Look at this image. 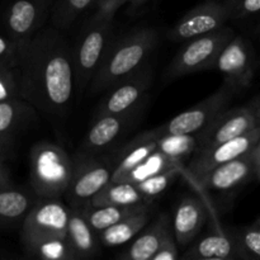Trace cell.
<instances>
[{"mask_svg": "<svg viewBox=\"0 0 260 260\" xmlns=\"http://www.w3.org/2000/svg\"><path fill=\"white\" fill-rule=\"evenodd\" d=\"M55 0H14L5 17L8 37L22 47L42 29Z\"/></svg>", "mask_w": 260, "mask_h": 260, "instance_id": "7c38bea8", "label": "cell"}, {"mask_svg": "<svg viewBox=\"0 0 260 260\" xmlns=\"http://www.w3.org/2000/svg\"><path fill=\"white\" fill-rule=\"evenodd\" d=\"M256 126H259L258 122L248 106L223 109L202 131L196 134L198 141L197 150L235 139Z\"/></svg>", "mask_w": 260, "mask_h": 260, "instance_id": "9a60e30c", "label": "cell"}, {"mask_svg": "<svg viewBox=\"0 0 260 260\" xmlns=\"http://www.w3.org/2000/svg\"><path fill=\"white\" fill-rule=\"evenodd\" d=\"M152 208V203L150 205H140V206H91L85 205L80 208L83 215L85 216L86 221L90 223L96 234L103 231L104 229L114 225L118 221L128 217V216L139 213L141 211Z\"/></svg>", "mask_w": 260, "mask_h": 260, "instance_id": "d4e9b609", "label": "cell"}, {"mask_svg": "<svg viewBox=\"0 0 260 260\" xmlns=\"http://www.w3.org/2000/svg\"><path fill=\"white\" fill-rule=\"evenodd\" d=\"M69 207L60 198H38L22 222L24 253L40 260H75L68 243Z\"/></svg>", "mask_w": 260, "mask_h": 260, "instance_id": "7a4b0ae2", "label": "cell"}, {"mask_svg": "<svg viewBox=\"0 0 260 260\" xmlns=\"http://www.w3.org/2000/svg\"><path fill=\"white\" fill-rule=\"evenodd\" d=\"M150 0H128L129 5H131L134 9H136V8H140L142 7V5H145L146 3H149Z\"/></svg>", "mask_w": 260, "mask_h": 260, "instance_id": "60d3db41", "label": "cell"}, {"mask_svg": "<svg viewBox=\"0 0 260 260\" xmlns=\"http://www.w3.org/2000/svg\"><path fill=\"white\" fill-rule=\"evenodd\" d=\"M14 98H19L15 70L0 66V102Z\"/></svg>", "mask_w": 260, "mask_h": 260, "instance_id": "d6a6232c", "label": "cell"}, {"mask_svg": "<svg viewBox=\"0 0 260 260\" xmlns=\"http://www.w3.org/2000/svg\"><path fill=\"white\" fill-rule=\"evenodd\" d=\"M241 259H260V231L253 225L228 230Z\"/></svg>", "mask_w": 260, "mask_h": 260, "instance_id": "f546056e", "label": "cell"}, {"mask_svg": "<svg viewBox=\"0 0 260 260\" xmlns=\"http://www.w3.org/2000/svg\"><path fill=\"white\" fill-rule=\"evenodd\" d=\"M18 58H19V47L9 37L0 36V66L15 70Z\"/></svg>", "mask_w": 260, "mask_h": 260, "instance_id": "836d02e7", "label": "cell"}, {"mask_svg": "<svg viewBox=\"0 0 260 260\" xmlns=\"http://www.w3.org/2000/svg\"><path fill=\"white\" fill-rule=\"evenodd\" d=\"M179 258V249L173 230L162 239L159 249L152 255L151 260H177Z\"/></svg>", "mask_w": 260, "mask_h": 260, "instance_id": "e575fe53", "label": "cell"}, {"mask_svg": "<svg viewBox=\"0 0 260 260\" xmlns=\"http://www.w3.org/2000/svg\"><path fill=\"white\" fill-rule=\"evenodd\" d=\"M256 68L250 43L241 36H234L218 55L213 70L222 74L225 85L239 93L250 86Z\"/></svg>", "mask_w": 260, "mask_h": 260, "instance_id": "30bf717a", "label": "cell"}, {"mask_svg": "<svg viewBox=\"0 0 260 260\" xmlns=\"http://www.w3.org/2000/svg\"><path fill=\"white\" fill-rule=\"evenodd\" d=\"M255 175V147L246 154L217 165L197 180L205 189L228 192L245 184Z\"/></svg>", "mask_w": 260, "mask_h": 260, "instance_id": "2e32d148", "label": "cell"}, {"mask_svg": "<svg viewBox=\"0 0 260 260\" xmlns=\"http://www.w3.org/2000/svg\"><path fill=\"white\" fill-rule=\"evenodd\" d=\"M173 168H182V162L167 156L159 150H155L149 156L145 157L141 162H139L136 167L127 172L118 182H129L135 184V183L141 182V180L146 179L151 175L173 169Z\"/></svg>", "mask_w": 260, "mask_h": 260, "instance_id": "4316f807", "label": "cell"}, {"mask_svg": "<svg viewBox=\"0 0 260 260\" xmlns=\"http://www.w3.org/2000/svg\"><path fill=\"white\" fill-rule=\"evenodd\" d=\"M180 173H183L182 168H173V169L151 175V177L146 178V179L141 180L139 183H135V184H136L137 189L141 192V194L147 201L152 202V200H155L157 196H160L168 189V187L174 182L175 178Z\"/></svg>", "mask_w": 260, "mask_h": 260, "instance_id": "4dcf8cb0", "label": "cell"}, {"mask_svg": "<svg viewBox=\"0 0 260 260\" xmlns=\"http://www.w3.org/2000/svg\"><path fill=\"white\" fill-rule=\"evenodd\" d=\"M235 91L222 83L220 89L208 95L200 103L185 109L182 113L170 118L161 126L156 127V135H193L202 131L218 113L226 109Z\"/></svg>", "mask_w": 260, "mask_h": 260, "instance_id": "ba28073f", "label": "cell"}, {"mask_svg": "<svg viewBox=\"0 0 260 260\" xmlns=\"http://www.w3.org/2000/svg\"><path fill=\"white\" fill-rule=\"evenodd\" d=\"M255 177L260 180V140L255 146Z\"/></svg>", "mask_w": 260, "mask_h": 260, "instance_id": "ab89813d", "label": "cell"}, {"mask_svg": "<svg viewBox=\"0 0 260 260\" xmlns=\"http://www.w3.org/2000/svg\"><path fill=\"white\" fill-rule=\"evenodd\" d=\"M235 36L233 28L223 25L206 35L185 41L167 69V79L180 78L188 74L213 70L216 60L229 41Z\"/></svg>", "mask_w": 260, "mask_h": 260, "instance_id": "5b68a950", "label": "cell"}, {"mask_svg": "<svg viewBox=\"0 0 260 260\" xmlns=\"http://www.w3.org/2000/svg\"><path fill=\"white\" fill-rule=\"evenodd\" d=\"M144 107L141 106L124 113L96 116L95 122L86 132L81 146L79 147L78 154L93 156L111 150L114 144L126 136L127 132L131 131L141 119Z\"/></svg>", "mask_w": 260, "mask_h": 260, "instance_id": "9c48e42d", "label": "cell"}, {"mask_svg": "<svg viewBox=\"0 0 260 260\" xmlns=\"http://www.w3.org/2000/svg\"><path fill=\"white\" fill-rule=\"evenodd\" d=\"M19 98L46 114L70 108L75 88L73 50L57 28H42L19 48L15 68Z\"/></svg>", "mask_w": 260, "mask_h": 260, "instance_id": "6da1fadb", "label": "cell"}, {"mask_svg": "<svg viewBox=\"0 0 260 260\" xmlns=\"http://www.w3.org/2000/svg\"><path fill=\"white\" fill-rule=\"evenodd\" d=\"M182 259L187 260H236L240 253L228 231L216 230L192 244Z\"/></svg>", "mask_w": 260, "mask_h": 260, "instance_id": "ffe728a7", "label": "cell"}, {"mask_svg": "<svg viewBox=\"0 0 260 260\" xmlns=\"http://www.w3.org/2000/svg\"><path fill=\"white\" fill-rule=\"evenodd\" d=\"M94 0H56L52 7L51 22L57 29L71 27L79 15L83 14Z\"/></svg>", "mask_w": 260, "mask_h": 260, "instance_id": "f1b7e54d", "label": "cell"}, {"mask_svg": "<svg viewBox=\"0 0 260 260\" xmlns=\"http://www.w3.org/2000/svg\"><path fill=\"white\" fill-rule=\"evenodd\" d=\"M259 140L260 126H256L251 131L235 137V139L228 140V141L205 147V149L196 150L194 154L192 155V160L188 165V174L197 183L200 178H202L206 173L210 172L217 165L236 159V157L253 150L258 145Z\"/></svg>", "mask_w": 260, "mask_h": 260, "instance_id": "8fae6325", "label": "cell"}, {"mask_svg": "<svg viewBox=\"0 0 260 260\" xmlns=\"http://www.w3.org/2000/svg\"><path fill=\"white\" fill-rule=\"evenodd\" d=\"M68 243L75 260L95 258L101 253V240L80 208L69 207Z\"/></svg>", "mask_w": 260, "mask_h": 260, "instance_id": "d6986e66", "label": "cell"}, {"mask_svg": "<svg viewBox=\"0 0 260 260\" xmlns=\"http://www.w3.org/2000/svg\"><path fill=\"white\" fill-rule=\"evenodd\" d=\"M207 208L201 198L190 194L183 197L175 208L172 220L173 234L178 245L184 248L194 241L196 236L207 222Z\"/></svg>", "mask_w": 260, "mask_h": 260, "instance_id": "e0dca14e", "label": "cell"}, {"mask_svg": "<svg viewBox=\"0 0 260 260\" xmlns=\"http://www.w3.org/2000/svg\"><path fill=\"white\" fill-rule=\"evenodd\" d=\"M156 150V132L155 129L145 131L135 137L124 146L118 150L116 156L113 157V173H112L111 182H118L127 172L136 167L139 162L152 151Z\"/></svg>", "mask_w": 260, "mask_h": 260, "instance_id": "44dd1931", "label": "cell"}, {"mask_svg": "<svg viewBox=\"0 0 260 260\" xmlns=\"http://www.w3.org/2000/svg\"><path fill=\"white\" fill-rule=\"evenodd\" d=\"M248 107L251 109V112H253L256 122H258V124L260 126V96L254 98L253 101L248 104Z\"/></svg>", "mask_w": 260, "mask_h": 260, "instance_id": "f35d334b", "label": "cell"}, {"mask_svg": "<svg viewBox=\"0 0 260 260\" xmlns=\"http://www.w3.org/2000/svg\"><path fill=\"white\" fill-rule=\"evenodd\" d=\"M13 155V137L0 136V164H4Z\"/></svg>", "mask_w": 260, "mask_h": 260, "instance_id": "8d00e7d4", "label": "cell"}, {"mask_svg": "<svg viewBox=\"0 0 260 260\" xmlns=\"http://www.w3.org/2000/svg\"><path fill=\"white\" fill-rule=\"evenodd\" d=\"M198 147L196 134L193 135H156V150L167 156L182 162L192 156Z\"/></svg>", "mask_w": 260, "mask_h": 260, "instance_id": "83f0119b", "label": "cell"}, {"mask_svg": "<svg viewBox=\"0 0 260 260\" xmlns=\"http://www.w3.org/2000/svg\"><path fill=\"white\" fill-rule=\"evenodd\" d=\"M230 19H244L260 13V0H225Z\"/></svg>", "mask_w": 260, "mask_h": 260, "instance_id": "1f68e13d", "label": "cell"}, {"mask_svg": "<svg viewBox=\"0 0 260 260\" xmlns=\"http://www.w3.org/2000/svg\"><path fill=\"white\" fill-rule=\"evenodd\" d=\"M150 213H151V208L128 216L114 225L104 229L98 234L101 244L109 248H114V246L123 245L131 241L150 222Z\"/></svg>", "mask_w": 260, "mask_h": 260, "instance_id": "cb8c5ba5", "label": "cell"}, {"mask_svg": "<svg viewBox=\"0 0 260 260\" xmlns=\"http://www.w3.org/2000/svg\"><path fill=\"white\" fill-rule=\"evenodd\" d=\"M172 220L169 215L161 213L151 223H147L118 255L121 260H151L161 244L162 239L172 231Z\"/></svg>", "mask_w": 260, "mask_h": 260, "instance_id": "ac0fdd59", "label": "cell"}, {"mask_svg": "<svg viewBox=\"0 0 260 260\" xmlns=\"http://www.w3.org/2000/svg\"><path fill=\"white\" fill-rule=\"evenodd\" d=\"M256 66L260 68V58H259V60H256Z\"/></svg>", "mask_w": 260, "mask_h": 260, "instance_id": "7bdbcfd3", "label": "cell"}, {"mask_svg": "<svg viewBox=\"0 0 260 260\" xmlns=\"http://www.w3.org/2000/svg\"><path fill=\"white\" fill-rule=\"evenodd\" d=\"M70 184L65 192L69 207L81 208L88 205L109 182L113 173V161L102 155L76 154Z\"/></svg>", "mask_w": 260, "mask_h": 260, "instance_id": "52a82bcc", "label": "cell"}, {"mask_svg": "<svg viewBox=\"0 0 260 260\" xmlns=\"http://www.w3.org/2000/svg\"><path fill=\"white\" fill-rule=\"evenodd\" d=\"M37 200L32 190L15 188L13 184L0 187V225H22Z\"/></svg>", "mask_w": 260, "mask_h": 260, "instance_id": "7402d4cb", "label": "cell"}, {"mask_svg": "<svg viewBox=\"0 0 260 260\" xmlns=\"http://www.w3.org/2000/svg\"><path fill=\"white\" fill-rule=\"evenodd\" d=\"M126 3H128V0H96L95 14L108 19H114L117 10Z\"/></svg>", "mask_w": 260, "mask_h": 260, "instance_id": "d590c367", "label": "cell"}, {"mask_svg": "<svg viewBox=\"0 0 260 260\" xmlns=\"http://www.w3.org/2000/svg\"><path fill=\"white\" fill-rule=\"evenodd\" d=\"M229 19L230 15L225 3L220 0H206L180 17L168 33V38L174 42H185L190 38L223 27Z\"/></svg>", "mask_w": 260, "mask_h": 260, "instance_id": "4fadbf2b", "label": "cell"}, {"mask_svg": "<svg viewBox=\"0 0 260 260\" xmlns=\"http://www.w3.org/2000/svg\"><path fill=\"white\" fill-rule=\"evenodd\" d=\"M151 81V71L144 66L128 78L117 83L108 89L109 94L96 108V116L124 113L145 106Z\"/></svg>", "mask_w": 260, "mask_h": 260, "instance_id": "5bb4252c", "label": "cell"}, {"mask_svg": "<svg viewBox=\"0 0 260 260\" xmlns=\"http://www.w3.org/2000/svg\"><path fill=\"white\" fill-rule=\"evenodd\" d=\"M7 185H12L9 169L7 165L0 164V187H7Z\"/></svg>", "mask_w": 260, "mask_h": 260, "instance_id": "74e56055", "label": "cell"}, {"mask_svg": "<svg viewBox=\"0 0 260 260\" xmlns=\"http://www.w3.org/2000/svg\"><path fill=\"white\" fill-rule=\"evenodd\" d=\"M137 189L136 184L129 182H109L98 194L89 202L91 206H140L150 205Z\"/></svg>", "mask_w": 260, "mask_h": 260, "instance_id": "484cf974", "label": "cell"}, {"mask_svg": "<svg viewBox=\"0 0 260 260\" xmlns=\"http://www.w3.org/2000/svg\"><path fill=\"white\" fill-rule=\"evenodd\" d=\"M36 118V108L22 98L0 102V136L13 137Z\"/></svg>", "mask_w": 260, "mask_h": 260, "instance_id": "603a6c76", "label": "cell"}, {"mask_svg": "<svg viewBox=\"0 0 260 260\" xmlns=\"http://www.w3.org/2000/svg\"><path fill=\"white\" fill-rule=\"evenodd\" d=\"M73 170V157L58 145L40 141L30 149V190L38 198H60L65 194Z\"/></svg>", "mask_w": 260, "mask_h": 260, "instance_id": "277c9868", "label": "cell"}, {"mask_svg": "<svg viewBox=\"0 0 260 260\" xmlns=\"http://www.w3.org/2000/svg\"><path fill=\"white\" fill-rule=\"evenodd\" d=\"M157 32L151 27L139 28L108 46L93 78V90H108L142 69L157 45Z\"/></svg>", "mask_w": 260, "mask_h": 260, "instance_id": "3957f363", "label": "cell"}, {"mask_svg": "<svg viewBox=\"0 0 260 260\" xmlns=\"http://www.w3.org/2000/svg\"><path fill=\"white\" fill-rule=\"evenodd\" d=\"M113 19L94 14L79 36L73 50L74 76L80 89L93 80L109 46Z\"/></svg>", "mask_w": 260, "mask_h": 260, "instance_id": "8992f818", "label": "cell"}, {"mask_svg": "<svg viewBox=\"0 0 260 260\" xmlns=\"http://www.w3.org/2000/svg\"><path fill=\"white\" fill-rule=\"evenodd\" d=\"M253 226H254V228L256 229V230H259V231H260V217L256 218V221H255V222L253 223Z\"/></svg>", "mask_w": 260, "mask_h": 260, "instance_id": "b9f144b4", "label": "cell"}]
</instances>
